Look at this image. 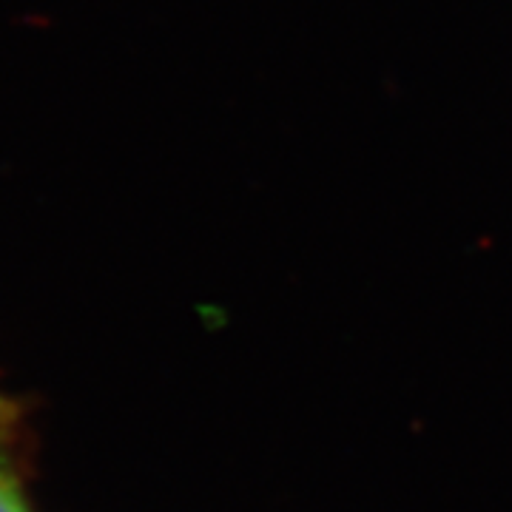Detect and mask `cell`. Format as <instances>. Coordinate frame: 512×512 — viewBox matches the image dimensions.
<instances>
[{"label": "cell", "instance_id": "6da1fadb", "mask_svg": "<svg viewBox=\"0 0 512 512\" xmlns=\"http://www.w3.org/2000/svg\"><path fill=\"white\" fill-rule=\"evenodd\" d=\"M0 512H32L26 493L20 487V478L6 456V444L0 441Z\"/></svg>", "mask_w": 512, "mask_h": 512}, {"label": "cell", "instance_id": "7a4b0ae2", "mask_svg": "<svg viewBox=\"0 0 512 512\" xmlns=\"http://www.w3.org/2000/svg\"><path fill=\"white\" fill-rule=\"evenodd\" d=\"M15 427H18V407L6 396H0V441L3 444L15 436Z\"/></svg>", "mask_w": 512, "mask_h": 512}]
</instances>
